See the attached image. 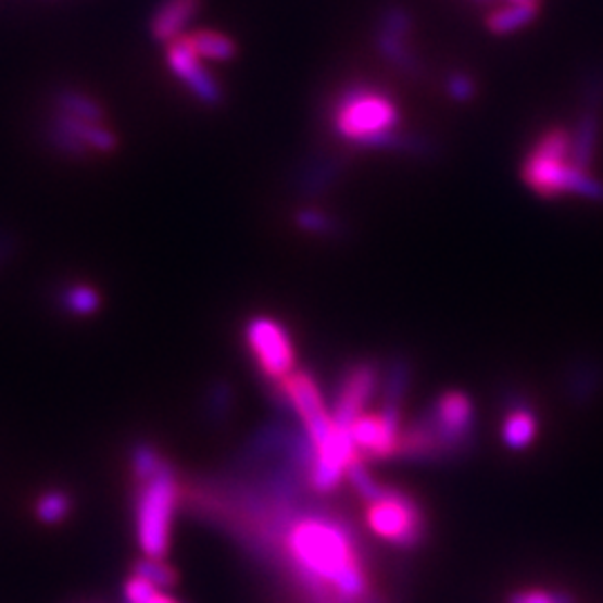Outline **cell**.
<instances>
[{"instance_id": "cell-1", "label": "cell", "mask_w": 603, "mask_h": 603, "mask_svg": "<svg viewBox=\"0 0 603 603\" xmlns=\"http://www.w3.org/2000/svg\"><path fill=\"white\" fill-rule=\"evenodd\" d=\"M334 130L355 148L423 152L425 139L400 133V110L385 90L351 84L334 103Z\"/></svg>"}, {"instance_id": "cell-2", "label": "cell", "mask_w": 603, "mask_h": 603, "mask_svg": "<svg viewBox=\"0 0 603 603\" xmlns=\"http://www.w3.org/2000/svg\"><path fill=\"white\" fill-rule=\"evenodd\" d=\"M523 179L541 197L579 194L603 201V184L575 164L573 133L566 128L545 130L523 164Z\"/></svg>"}, {"instance_id": "cell-3", "label": "cell", "mask_w": 603, "mask_h": 603, "mask_svg": "<svg viewBox=\"0 0 603 603\" xmlns=\"http://www.w3.org/2000/svg\"><path fill=\"white\" fill-rule=\"evenodd\" d=\"M135 520L137 541L148 558H164L171 552L173 518L179 497V482L168 463L150 478L135 482Z\"/></svg>"}, {"instance_id": "cell-4", "label": "cell", "mask_w": 603, "mask_h": 603, "mask_svg": "<svg viewBox=\"0 0 603 603\" xmlns=\"http://www.w3.org/2000/svg\"><path fill=\"white\" fill-rule=\"evenodd\" d=\"M367 523L374 535L400 548H412L425 537L423 510L414 499L393 488H385L376 501L367 503Z\"/></svg>"}, {"instance_id": "cell-5", "label": "cell", "mask_w": 603, "mask_h": 603, "mask_svg": "<svg viewBox=\"0 0 603 603\" xmlns=\"http://www.w3.org/2000/svg\"><path fill=\"white\" fill-rule=\"evenodd\" d=\"M247 342L264 376L287 378L296 367V347L289 331L271 317H253L247 325Z\"/></svg>"}, {"instance_id": "cell-6", "label": "cell", "mask_w": 603, "mask_h": 603, "mask_svg": "<svg viewBox=\"0 0 603 603\" xmlns=\"http://www.w3.org/2000/svg\"><path fill=\"white\" fill-rule=\"evenodd\" d=\"M279 391L285 400L293 407V412L300 416L306 429V438L311 448L317 442L325 440L334 427L338 425L331 416V412L325 405V398L319 393V387L306 372H293L287 378L279 380Z\"/></svg>"}, {"instance_id": "cell-7", "label": "cell", "mask_w": 603, "mask_h": 603, "mask_svg": "<svg viewBox=\"0 0 603 603\" xmlns=\"http://www.w3.org/2000/svg\"><path fill=\"white\" fill-rule=\"evenodd\" d=\"M48 141L65 156L84 159L90 152L110 154L116 150L118 139L105 124H92L61 112H54L48 126Z\"/></svg>"}, {"instance_id": "cell-8", "label": "cell", "mask_w": 603, "mask_h": 603, "mask_svg": "<svg viewBox=\"0 0 603 603\" xmlns=\"http://www.w3.org/2000/svg\"><path fill=\"white\" fill-rule=\"evenodd\" d=\"M166 63L171 72L177 76L179 84L186 86V90L201 103L215 108L224 101V90L219 80L209 72L204 61L192 50L188 34L171 40L166 46Z\"/></svg>"}, {"instance_id": "cell-9", "label": "cell", "mask_w": 603, "mask_h": 603, "mask_svg": "<svg viewBox=\"0 0 603 603\" xmlns=\"http://www.w3.org/2000/svg\"><path fill=\"white\" fill-rule=\"evenodd\" d=\"M400 416H391L387 412H365L360 414L349 434L353 438V445L362 461H385L398 456V442H400Z\"/></svg>"}, {"instance_id": "cell-10", "label": "cell", "mask_w": 603, "mask_h": 603, "mask_svg": "<svg viewBox=\"0 0 603 603\" xmlns=\"http://www.w3.org/2000/svg\"><path fill=\"white\" fill-rule=\"evenodd\" d=\"M412 36V18L400 5H391L382 12L378 32H376V48L387 63L405 74H416L418 59L410 46Z\"/></svg>"}, {"instance_id": "cell-11", "label": "cell", "mask_w": 603, "mask_h": 603, "mask_svg": "<svg viewBox=\"0 0 603 603\" xmlns=\"http://www.w3.org/2000/svg\"><path fill=\"white\" fill-rule=\"evenodd\" d=\"M472 402L465 393L450 391L440 395L427 423L440 440L442 452L463 445V440L472 434Z\"/></svg>"}, {"instance_id": "cell-12", "label": "cell", "mask_w": 603, "mask_h": 603, "mask_svg": "<svg viewBox=\"0 0 603 603\" xmlns=\"http://www.w3.org/2000/svg\"><path fill=\"white\" fill-rule=\"evenodd\" d=\"M376 382L378 372L374 365H369V362H357V365H353L340 380L338 398L331 412L334 420L349 429L360 414H365L367 402L376 391Z\"/></svg>"}, {"instance_id": "cell-13", "label": "cell", "mask_w": 603, "mask_h": 603, "mask_svg": "<svg viewBox=\"0 0 603 603\" xmlns=\"http://www.w3.org/2000/svg\"><path fill=\"white\" fill-rule=\"evenodd\" d=\"M201 10V0H159L148 29L156 43L168 46L171 40L184 36V29Z\"/></svg>"}, {"instance_id": "cell-14", "label": "cell", "mask_w": 603, "mask_h": 603, "mask_svg": "<svg viewBox=\"0 0 603 603\" xmlns=\"http://www.w3.org/2000/svg\"><path fill=\"white\" fill-rule=\"evenodd\" d=\"M52 101H54V112H61L80 121H92V124H105L103 105L84 90L61 88L54 92Z\"/></svg>"}, {"instance_id": "cell-15", "label": "cell", "mask_w": 603, "mask_h": 603, "mask_svg": "<svg viewBox=\"0 0 603 603\" xmlns=\"http://www.w3.org/2000/svg\"><path fill=\"white\" fill-rule=\"evenodd\" d=\"M188 40H190L192 50L199 54L201 61L228 63L237 56V43L224 32L197 29V32L188 34Z\"/></svg>"}, {"instance_id": "cell-16", "label": "cell", "mask_w": 603, "mask_h": 603, "mask_svg": "<svg viewBox=\"0 0 603 603\" xmlns=\"http://www.w3.org/2000/svg\"><path fill=\"white\" fill-rule=\"evenodd\" d=\"M340 175V161L336 156H313L300 173V188L304 194L325 192Z\"/></svg>"}, {"instance_id": "cell-17", "label": "cell", "mask_w": 603, "mask_h": 603, "mask_svg": "<svg viewBox=\"0 0 603 603\" xmlns=\"http://www.w3.org/2000/svg\"><path fill=\"white\" fill-rule=\"evenodd\" d=\"M537 8H539V3H510L507 8L497 10L488 18V25L494 34H512L535 21Z\"/></svg>"}, {"instance_id": "cell-18", "label": "cell", "mask_w": 603, "mask_h": 603, "mask_svg": "<svg viewBox=\"0 0 603 603\" xmlns=\"http://www.w3.org/2000/svg\"><path fill=\"white\" fill-rule=\"evenodd\" d=\"M537 436V418L530 410H514L505 418L503 425V438L510 448L523 450L528 448Z\"/></svg>"}, {"instance_id": "cell-19", "label": "cell", "mask_w": 603, "mask_h": 603, "mask_svg": "<svg viewBox=\"0 0 603 603\" xmlns=\"http://www.w3.org/2000/svg\"><path fill=\"white\" fill-rule=\"evenodd\" d=\"M124 594H126V603H181L179 599L164 592V588H156L154 583L137 575L126 581Z\"/></svg>"}, {"instance_id": "cell-20", "label": "cell", "mask_w": 603, "mask_h": 603, "mask_svg": "<svg viewBox=\"0 0 603 603\" xmlns=\"http://www.w3.org/2000/svg\"><path fill=\"white\" fill-rule=\"evenodd\" d=\"M135 575L154 583L156 588H164V590L173 588L177 583V573L171 566H166V563L161 558H148L146 556V558L137 561L135 563Z\"/></svg>"}, {"instance_id": "cell-21", "label": "cell", "mask_w": 603, "mask_h": 603, "mask_svg": "<svg viewBox=\"0 0 603 603\" xmlns=\"http://www.w3.org/2000/svg\"><path fill=\"white\" fill-rule=\"evenodd\" d=\"M63 304L74 315H90L99 309V293L88 285H72L63 293Z\"/></svg>"}, {"instance_id": "cell-22", "label": "cell", "mask_w": 603, "mask_h": 603, "mask_svg": "<svg viewBox=\"0 0 603 603\" xmlns=\"http://www.w3.org/2000/svg\"><path fill=\"white\" fill-rule=\"evenodd\" d=\"M296 224L306 230V233H315V235H334L338 233V222L327 215V213H322L317 209H302L296 213Z\"/></svg>"}, {"instance_id": "cell-23", "label": "cell", "mask_w": 603, "mask_h": 603, "mask_svg": "<svg viewBox=\"0 0 603 603\" xmlns=\"http://www.w3.org/2000/svg\"><path fill=\"white\" fill-rule=\"evenodd\" d=\"M70 512V497L63 492H48L38 499L36 514L40 520L56 523Z\"/></svg>"}, {"instance_id": "cell-24", "label": "cell", "mask_w": 603, "mask_h": 603, "mask_svg": "<svg viewBox=\"0 0 603 603\" xmlns=\"http://www.w3.org/2000/svg\"><path fill=\"white\" fill-rule=\"evenodd\" d=\"M448 95L454 99V101H469L476 92L474 88V80L467 76V74H452L448 78Z\"/></svg>"}, {"instance_id": "cell-25", "label": "cell", "mask_w": 603, "mask_h": 603, "mask_svg": "<svg viewBox=\"0 0 603 603\" xmlns=\"http://www.w3.org/2000/svg\"><path fill=\"white\" fill-rule=\"evenodd\" d=\"M512 603H561L558 596L543 592V590H528V592H520L512 599Z\"/></svg>"}]
</instances>
